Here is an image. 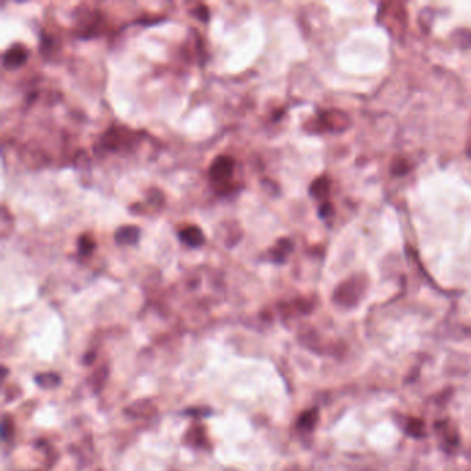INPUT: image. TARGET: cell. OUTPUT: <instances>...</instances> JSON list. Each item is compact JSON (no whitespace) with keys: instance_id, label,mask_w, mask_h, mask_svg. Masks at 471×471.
Returning a JSON list of instances; mask_svg holds the SVG:
<instances>
[{"instance_id":"5b68a950","label":"cell","mask_w":471,"mask_h":471,"mask_svg":"<svg viewBox=\"0 0 471 471\" xmlns=\"http://www.w3.org/2000/svg\"><path fill=\"white\" fill-rule=\"evenodd\" d=\"M292 250V242L289 239H281L278 241L277 246L274 247L271 250V256H273V260L282 263V261L286 259V255Z\"/></svg>"},{"instance_id":"277c9868","label":"cell","mask_w":471,"mask_h":471,"mask_svg":"<svg viewBox=\"0 0 471 471\" xmlns=\"http://www.w3.org/2000/svg\"><path fill=\"white\" fill-rule=\"evenodd\" d=\"M180 239L181 242L185 243L187 246L199 247L202 246L203 242H205V235H203L202 229L199 227L190 225V227H185L184 229H181Z\"/></svg>"},{"instance_id":"7a4b0ae2","label":"cell","mask_w":471,"mask_h":471,"mask_svg":"<svg viewBox=\"0 0 471 471\" xmlns=\"http://www.w3.org/2000/svg\"><path fill=\"white\" fill-rule=\"evenodd\" d=\"M28 61V51L21 44H15L3 54V66L5 69H17Z\"/></svg>"},{"instance_id":"52a82bcc","label":"cell","mask_w":471,"mask_h":471,"mask_svg":"<svg viewBox=\"0 0 471 471\" xmlns=\"http://www.w3.org/2000/svg\"><path fill=\"white\" fill-rule=\"evenodd\" d=\"M328 188H329L328 180H326V178H318V180L311 185V194H313L314 196H317V198H321V196L326 195Z\"/></svg>"},{"instance_id":"6da1fadb","label":"cell","mask_w":471,"mask_h":471,"mask_svg":"<svg viewBox=\"0 0 471 471\" xmlns=\"http://www.w3.org/2000/svg\"><path fill=\"white\" fill-rule=\"evenodd\" d=\"M233 168H235V162L231 156L220 155L211 162L210 168H209V177L213 181L223 183L232 176Z\"/></svg>"},{"instance_id":"8992f818","label":"cell","mask_w":471,"mask_h":471,"mask_svg":"<svg viewBox=\"0 0 471 471\" xmlns=\"http://www.w3.org/2000/svg\"><path fill=\"white\" fill-rule=\"evenodd\" d=\"M96 249V242L93 241L90 235H82L79 238V251L80 255L87 256Z\"/></svg>"},{"instance_id":"3957f363","label":"cell","mask_w":471,"mask_h":471,"mask_svg":"<svg viewBox=\"0 0 471 471\" xmlns=\"http://www.w3.org/2000/svg\"><path fill=\"white\" fill-rule=\"evenodd\" d=\"M141 231L136 225H123L116 229L115 232V241L119 245L129 246V245H136L140 239Z\"/></svg>"},{"instance_id":"ba28073f","label":"cell","mask_w":471,"mask_h":471,"mask_svg":"<svg viewBox=\"0 0 471 471\" xmlns=\"http://www.w3.org/2000/svg\"><path fill=\"white\" fill-rule=\"evenodd\" d=\"M192 14H194L195 17L199 18V20L203 22H206L207 20H209V10H207L206 6H203V5L198 6L196 9L192 10Z\"/></svg>"}]
</instances>
